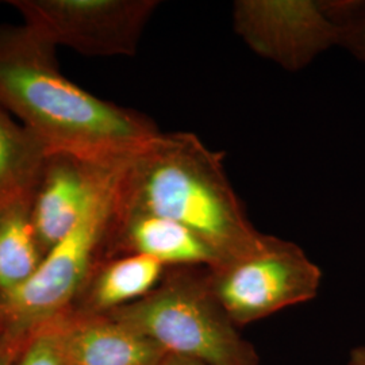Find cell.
Returning a JSON list of instances; mask_svg holds the SVG:
<instances>
[{"instance_id":"cell-1","label":"cell","mask_w":365,"mask_h":365,"mask_svg":"<svg viewBox=\"0 0 365 365\" xmlns=\"http://www.w3.org/2000/svg\"><path fill=\"white\" fill-rule=\"evenodd\" d=\"M56 49L25 25H0V105L48 156L118 165L163 134L150 118L103 101L66 78Z\"/></svg>"},{"instance_id":"cell-2","label":"cell","mask_w":365,"mask_h":365,"mask_svg":"<svg viewBox=\"0 0 365 365\" xmlns=\"http://www.w3.org/2000/svg\"><path fill=\"white\" fill-rule=\"evenodd\" d=\"M117 206L180 223L214 250L218 262L247 253L264 235L249 221L223 156L191 133H163L130 158L120 172Z\"/></svg>"},{"instance_id":"cell-3","label":"cell","mask_w":365,"mask_h":365,"mask_svg":"<svg viewBox=\"0 0 365 365\" xmlns=\"http://www.w3.org/2000/svg\"><path fill=\"white\" fill-rule=\"evenodd\" d=\"M113 318L153 341L167 354L210 365H259L255 346L244 339L215 298L209 267L168 268L143 299L110 312Z\"/></svg>"},{"instance_id":"cell-4","label":"cell","mask_w":365,"mask_h":365,"mask_svg":"<svg viewBox=\"0 0 365 365\" xmlns=\"http://www.w3.org/2000/svg\"><path fill=\"white\" fill-rule=\"evenodd\" d=\"M125 164L102 184L76 227L43 256L36 274L24 286L0 295V318L10 336L26 337L73 309L92 271L107 257Z\"/></svg>"},{"instance_id":"cell-5","label":"cell","mask_w":365,"mask_h":365,"mask_svg":"<svg viewBox=\"0 0 365 365\" xmlns=\"http://www.w3.org/2000/svg\"><path fill=\"white\" fill-rule=\"evenodd\" d=\"M211 289L237 327L315 299L322 272L295 242L262 235L247 253L209 267Z\"/></svg>"},{"instance_id":"cell-6","label":"cell","mask_w":365,"mask_h":365,"mask_svg":"<svg viewBox=\"0 0 365 365\" xmlns=\"http://www.w3.org/2000/svg\"><path fill=\"white\" fill-rule=\"evenodd\" d=\"M24 25L54 48L92 57L133 56L157 0H9Z\"/></svg>"},{"instance_id":"cell-7","label":"cell","mask_w":365,"mask_h":365,"mask_svg":"<svg viewBox=\"0 0 365 365\" xmlns=\"http://www.w3.org/2000/svg\"><path fill=\"white\" fill-rule=\"evenodd\" d=\"M233 26L250 51L288 72L339 43L327 0H238Z\"/></svg>"},{"instance_id":"cell-8","label":"cell","mask_w":365,"mask_h":365,"mask_svg":"<svg viewBox=\"0 0 365 365\" xmlns=\"http://www.w3.org/2000/svg\"><path fill=\"white\" fill-rule=\"evenodd\" d=\"M123 164L95 165L66 155L48 156L31 202L45 255L76 227L98 190Z\"/></svg>"},{"instance_id":"cell-9","label":"cell","mask_w":365,"mask_h":365,"mask_svg":"<svg viewBox=\"0 0 365 365\" xmlns=\"http://www.w3.org/2000/svg\"><path fill=\"white\" fill-rule=\"evenodd\" d=\"M45 327L68 365H160L167 356L153 341L110 314L71 309Z\"/></svg>"},{"instance_id":"cell-10","label":"cell","mask_w":365,"mask_h":365,"mask_svg":"<svg viewBox=\"0 0 365 365\" xmlns=\"http://www.w3.org/2000/svg\"><path fill=\"white\" fill-rule=\"evenodd\" d=\"M123 255H145L167 268L214 267L218 262L214 250L180 223L141 211H122L117 206L107 259Z\"/></svg>"},{"instance_id":"cell-11","label":"cell","mask_w":365,"mask_h":365,"mask_svg":"<svg viewBox=\"0 0 365 365\" xmlns=\"http://www.w3.org/2000/svg\"><path fill=\"white\" fill-rule=\"evenodd\" d=\"M167 267L145 255H123L101 261L80 294L78 307L106 314L143 299L160 284Z\"/></svg>"},{"instance_id":"cell-12","label":"cell","mask_w":365,"mask_h":365,"mask_svg":"<svg viewBox=\"0 0 365 365\" xmlns=\"http://www.w3.org/2000/svg\"><path fill=\"white\" fill-rule=\"evenodd\" d=\"M46 158L38 141L0 105V211L34 195Z\"/></svg>"},{"instance_id":"cell-13","label":"cell","mask_w":365,"mask_h":365,"mask_svg":"<svg viewBox=\"0 0 365 365\" xmlns=\"http://www.w3.org/2000/svg\"><path fill=\"white\" fill-rule=\"evenodd\" d=\"M33 196L0 211V295L36 274L45 256L31 215Z\"/></svg>"},{"instance_id":"cell-14","label":"cell","mask_w":365,"mask_h":365,"mask_svg":"<svg viewBox=\"0 0 365 365\" xmlns=\"http://www.w3.org/2000/svg\"><path fill=\"white\" fill-rule=\"evenodd\" d=\"M337 27L339 46L365 64V0H327Z\"/></svg>"},{"instance_id":"cell-15","label":"cell","mask_w":365,"mask_h":365,"mask_svg":"<svg viewBox=\"0 0 365 365\" xmlns=\"http://www.w3.org/2000/svg\"><path fill=\"white\" fill-rule=\"evenodd\" d=\"M15 365H68L52 331L42 325L25 337Z\"/></svg>"},{"instance_id":"cell-16","label":"cell","mask_w":365,"mask_h":365,"mask_svg":"<svg viewBox=\"0 0 365 365\" xmlns=\"http://www.w3.org/2000/svg\"><path fill=\"white\" fill-rule=\"evenodd\" d=\"M25 337L7 336L0 341V365H15Z\"/></svg>"},{"instance_id":"cell-17","label":"cell","mask_w":365,"mask_h":365,"mask_svg":"<svg viewBox=\"0 0 365 365\" xmlns=\"http://www.w3.org/2000/svg\"><path fill=\"white\" fill-rule=\"evenodd\" d=\"M160 365H210L199 361V360H194V359H188V357H182V356H176V354H167L161 364Z\"/></svg>"},{"instance_id":"cell-18","label":"cell","mask_w":365,"mask_h":365,"mask_svg":"<svg viewBox=\"0 0 365 365\" xmlns=\"http://www.w3.org/2000/svg\"><path fill=\"white\" fill-rule=\"evenodd\" d=\"M346 365H365V345L353 348L348 356Z\"/></svg>"},{"instance_id":"cell-19","label":"cell","mask_w":365,"mask_h":365,"mask_svg":"<svg viewBox=\"0 0 365 365\" xmlns=\"http://www.w3.org/2000/svg\"><path fill=\"white\" fill-rule=\"evenodd\" d=\"M7 336V329L4 327V324H3V321H1V318H0V341L4 339Z\"/></svg>"}]
</instances>
